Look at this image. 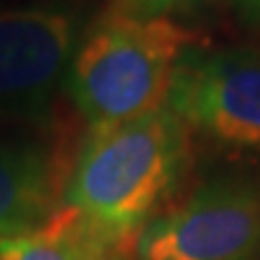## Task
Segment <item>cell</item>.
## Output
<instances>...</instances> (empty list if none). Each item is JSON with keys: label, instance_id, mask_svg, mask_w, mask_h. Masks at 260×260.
I'll use <instances>...</instances> for the list:
<instances>
[{"label": "cell", "instance_id": "cell-3", "mask_svg": "<svg viewBox=\"0 0 260 260\" xmlns=\"http://www.w3.org/2000/svg\"><path fill=\"white\" fill-rule=\"evenodd\" d=\"M260 251V189L219 182L137 234L139 260H251Z\"/></svg>", "mask_w": 260, "mask_h": 260}, {"label": "cell", "instance_id": "cell-4", "mask_svg": "<svg viewBox=\"0 0 260 260\" xmlns=\"http://www.w3.org/2000/svg\"><path fill=\"white\" fill-rule=\"evenodd\" d=\"M167 107L217 141L260 150V54L189 52L176 70Z\"/></svg>", "mask_w": 260, "mask_h": 260}, {"label": "cell", "instance_id": "cell-6", "mask_svg": "<svg viewBox=\"0 0 260 260\" xmlns=\"http://www.w3.org/2000/svg\"><path fill=\"white\" fill-rule=\"evenodd\" d=\"M52 167L30 143L0 139V239L26 232L54 210Z\"/></svg>", "mask_w": 260, "mask_h": 260}, {"label": "cell", "instance_id": "cell-7", "mask_svg": "<svg viewBox=\"0 0 260 260\" xmlns=\"http://www.w3.org/2000/svg\"><path fill=\"white\" fill-rule=\"evenodd\" d=\"M124 243L63 204L26 232L0 239V260H119Z\"/></svg>", "mask_w": 260, "mask_h": 260}, {"label": "cell", "instance_id": "cell-10", "mask_svg": "<svg viewBox=\"0 0 260 260\" xmlns=\"http://www.w3.org/2000/svg\"><path fill=\"white\" fill-rule=\"evenodd\" d=\"M182 3H195V5H200V3H208V0H182Z\"/></svg>", "mask_w": 260, "mask_h": 260}, {"label": "cell", "instance_id": "cell-8", "mask_svg": "<svg viewBox=\"0 0 260 260\" xmlns=\"http://www.w3.org/2000/svg\"><path fill=\"white\" fill-rule=\"evenodd\" d=\"M180 3L182 0H117L121 13H130L137 18H158Z\"/></svg>", "mask_w": 260, "mask_h": 260}, {"label": "cell", "instance_id": "cell-2", "mask_svg": "<svg viewBox=\"0 0 260 260\" xmlns=\"http://www.w3.org/2000/svg\"><path fill=\"white\" fill-rule=\"evenodd\" d=\"M193 30L167 15L137 18L115 11L87 32L70 63L68 80L78 111L102 130L167 104Z\"/></svg>", "mask_w": 260, "mask_h": 260}, {"label": "cell", "instance_id": "cell-9", "mask_svg": "<svg viewBox=\"0 0 260 260\" xmlns=\"http://www.w3.org/2000/svg\"><path fill=\"white\" fill-rule=\"evenodd\" d=\"M234 7L245 22L260 26V0H234Z\"/></svg>", "mask_w": 260, "mask_h": 260}, {"label": "cell", "instance_id": "cell-5", "mask_svg": "<svg viewBox=\"0 0 260 260\" xmlns=\"http://www.w3.org/2000/svg\"><path fill=\"white\" fill-rule=\"evenodd\" d=\"M74 20L52 9L0 11V119L44 115L68 76Z\"/></svg>", "mask_w": 260, "mask_h": 260}, {"label": "cell", "instance_id": "cell-1", "mask_svg": "<svg viewBox=\"0 0 260 260\" xmlns=\"http://www.w3.org/2000/svg\"><path fill=\"white\" fill-rule=\"evenodd\" d=\"M184 150V124L167 104L93 130L70 174L65 204L126 243L172 191Z\"/></svg>", "mask_w": 260, "mask_h": 260}]
</instances>
